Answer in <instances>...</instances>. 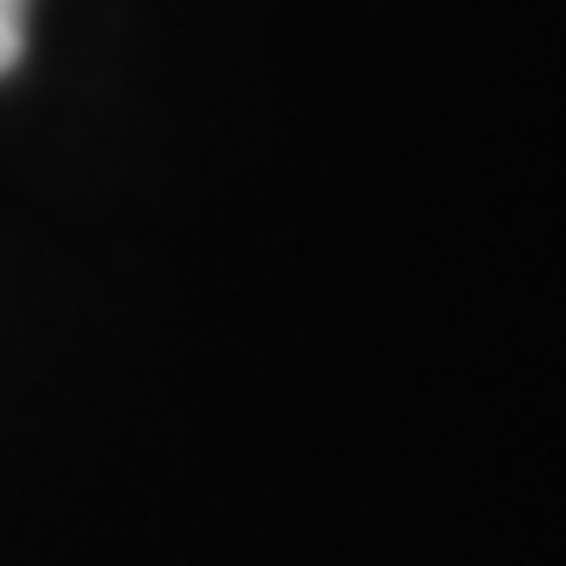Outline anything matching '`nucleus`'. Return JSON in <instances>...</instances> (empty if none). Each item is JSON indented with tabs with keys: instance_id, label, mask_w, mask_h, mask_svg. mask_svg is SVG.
I'll return each mask as SVG.
<instances>
[{
	"instance_id": "nucleus-1",
	"label": "nucleus",
	"mask_w": 566,
	"mask_h": 566,
	"mask_svg": "<svg viewBox=\"0 0 566 566\" xmlns=\"http://www.w3.org/2000/svg\"><path fill=\"white\" fill-rule=\"evenodd\" d=\"M23 35H30V0H0V75L23 59Z\"/></svg>"
}]
</instances>
